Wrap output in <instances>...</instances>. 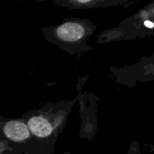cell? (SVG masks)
I'll return each mask as SVG.
<instances>
[{"label":"cell","mask_w":154,"mask_h":154,"mask_svg":"<svg viewBox=\"0 0 154 154\" xmlns=\"http://www.w3.org/2000/svg\"><path fill=\"white\" fill-rule=\"evenodd\" d=\"M3 131L8 138L14 141H22L30 136L27 126L18 120H11L5 124Z\"/></svg>","instance_id":"obj_3"},{"label":"cell","mask_w":154,"mask_h":154,"mask_svg":"<svg viewBox=\"0 0 154 154\" xmlns=\"http://www.w3.org/2000/svg\"><path fill=\"white\" fill-rule=\"evenodd\" d=\"M139 77L142 81H154V54L141 62Z\"/></svg>","instance_id":"obj_5"},{"label":"cell","mask_w":154,"mask_h":154,"mask_svg":"<svg viewBox=\"0 0 154 154\" xmlns=\"http://www.w3.org/2000/svg\"><path fill=\"white\" fill-rule=\"evenodd\" d=\"M86 34L84 26L78 22L65 23L56 29L57 38L62 42H77L82 40Z\"/></svg>","instance_id":"obj_1"},{"label":"cell","mask_w":154,"mask_h":154,"mask_svg":"<svg viewBox=\"0 0 154 154\" xmlns=\"http://www.w3.org/2000/svg\"><path fill=\"white\" fill-rule=\"evenodd\" d=\"M136 29L141 36L154 35V2L142 9L135 17Z\"/></svg>","instance_id":"obj_2"},{"label":"cell","mask_w":154,"mask_h":154,"mask_svg":"<svg viewBox=\"0 0 154 154\" xmlns=\"http://www.w3.org/2000/svg\"><path fill=\"white\" fill-rule=\"evenodd\" d=\"M29 129L32 133L39 138H45L51 135L52 126L42 117H33L28 121Z\"/></svg>","instance_id":"obj_4"}]
</instances>
